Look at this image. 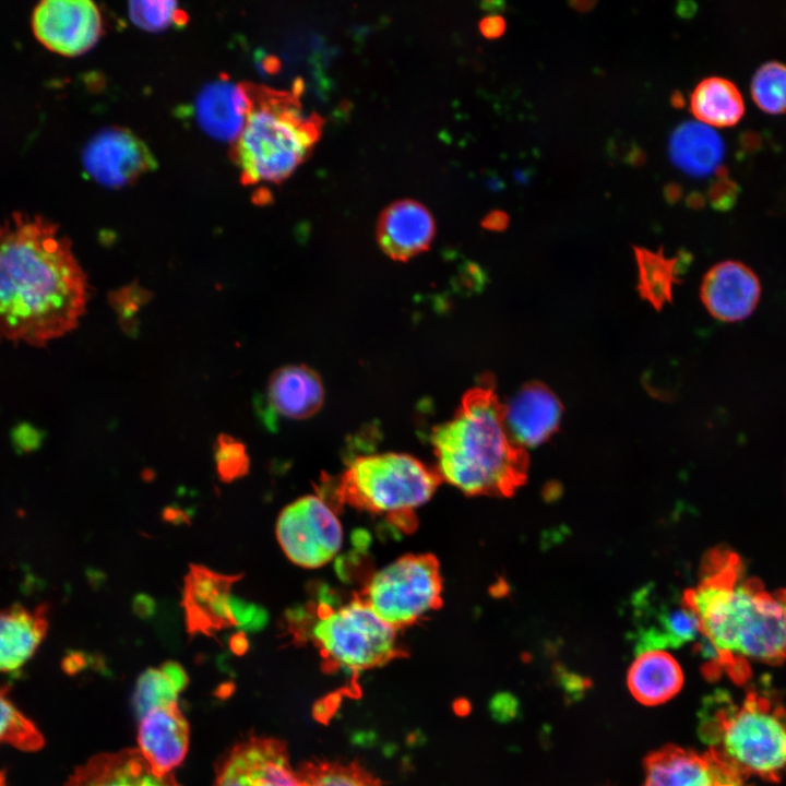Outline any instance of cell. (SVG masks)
Returning <instances> with one entry per match:
<instances>
[{"label": "cell", "mask_w": 786, "mask_h": 786, "mask_svg": "<svg viewBox=\"0 0 786 786\" xmlns=\"http://www.w3.org/2000/svg\"><path fill=\"white\" fill-rule=\"evenodd\" d=\"M155 607V602L148 595L140 594L133 599V611L141 618L151 617Z\"/></svg>", "instance_id": "obj_37"}, {"label": "cell", "mask_w": 786, "mask_h": 786, "mask_svg": "<svg viewBox=\"0 0 786 786\" xmlns=\"http://www.w3.org/2000/svg\"><path fill=\"white\" fill-rule=\"evenodd\" d=\"M214 457L218 478L231 483L245 477L250 467L246 445L238 439L221 433L214 444Z\"/></svg>", "instance_id": "obj_32"}, {"label": "cell", "mask_w": 786, "mask_h": 786, "mask_svg": "<svg viewBox=\"0 0 786 786\" xmlns=\"http://www.w3.org/2000/svg\"><path fill=\"white\" fill-rule=\"evenodd\" d=\"M442 576L430 553L405 555L377 571L358 595L395 630L410 626L442 604Z\"/></svg>", "instance_id": "obj_8"}, {"label": "cell", "mask_w": 786, "mask_h": 786, "mask_svg": "<svg viewBox=\"0 0 786 786\" xmlns=\"http://www.w3.org/2000/svg\"><path fill=\"white\" fill-rule=\"evenodd\" d=\"M737 182L726 178H716L707 188L706 196L713 209L728 211L735 205L740 193Z\"/></svg>", "instance_id": "obj_34"}, {"label": "cell", "mask_w": 786, "mask_h": 786, "mask_svg": "<svg viewBox=\"0 0 786 786\" xmlns=\"http://www.w3.org/2000/svg\"><path fill=\"white\" fill-rule=\"evenodd\" d=\"M90 285L52 222L14 213L0 222V338L45 346L74 330Z\"/></svg>", "instance_id": "obj_1"}, {"label": "cell", "mask_w": 786, "mask_h": 786, "mask_svg": "<svg viewBox=\"0 0 786 786\" xmlns=\"http://www.w3.org/2000/svg\"><path fill=\"white\" fill-rule=\"evenodd\" d=\"M187 682L183 668L174 662L144 671L138 680L133 698L138 717L156 706L177 702Z\"/></svg>", "instance_id": "obj_26"}, {"label": "cell", "mask_w": 786, "mask_h": 786, "mask_svg": "<svg viewBox=\"0 0 786 786\" xmlns=\"http://www.w3.org/2000/svg\"><path fill=\"white\" fill-rule=\"evenodd\" d=\"M248 102L245 127L231 145L230 156L243 184L279 182L309 155L319 140L323 119L306 115L293 92L242 82Z\"/></svg>", "instance_id": "obj_4"}, {"label": "cell", "mask_w": 786, "mask_h": 786, "mask_svg": "<svg viewBox=\"0 0 786 786\" xmlns=\"http://www.w3.org/2000/svg\"><path fill=\"white\" fill-rule=\"evenodd\" d=\"M267 397L279 415L306 419L321 408L323 386L319 376L307 366H286L272 373Z\"/></svg>", "instance_id": "obj_22"}, {"label": "cell", "mask_w": 786, "mask_h": 786, "mask_svg": "<svg viewBox=\"0 0 786 786\" xmlns=\"http://www.w3.org/2000/svg\"><path fill=\"white\" fill-rule=\"evenodd\" d=\"M479 29L485 37L497 38L504 33L505 21L497 14L488 15L480 21Z\"/></svg>", "instance_id": "obj_36"}, {"label": "cell", "mask_w": 786, "mask_h": 786, "mask_svg": "<svg viewBox=\"0 0 786 786\" xmlns=\"http://www.w3.org/2000/svg\"><path fill=\"white\" fill-rule=\"evenodd\" d=\"M686 203L689 207L699 210L704 206L705 199L700 192L693 191L687 195Z\"/></svg>", "instance_id": "obj_42"}, {"label": "cell", "mask_w": 786, "mask_h": 786, "mask_svg": "<svg viewBox=\"0 0 786 786\" xmlns=\"http://www.w3.org/2000/svg\"><path fill=\"white\" fill-rule=\"evenodd\" d=\"M248 102L239 84L226 79L210 83L195 98L193 115L203 131L234 143L247 119Z\"/></svg>", "instance_id": "obj_20"}, {"label": "cell", "mask_w": 786, "mask_h": 786, "mask_svg": "<svg viewBox=\"0 0 786 786\" xmlns=\"http://www.w3.org/2000/svg\"><path fill=\"white\" fill-rule=\"evenodd\" d=\"M212 786H301L287 746L274 737L252 736L219 761Z\"/></svg>", "instance_id": "obj_10"}, {"label": "cell", "mask_w": 786, "mask_h": 786, "mask_svg": "<svg viewBox=\"0 0 786 786\" xmlns=\"http://www.w3.org/2000/svg\"><path fill=\"white\" fill-rule=\"evenodd\" d=\"M276 536L290 561L310 569L331 561L343 543L341 522L319 496H305L285 507L276 522Z\"/></svg>", "instance_id": "obj_9"}, {"label": "cell", "mask_w": 786, "mask_h": 786, "mask_svg": "<svg viewBox=\"0 0 786 786\" xmlns=\"http://www.w3.org/2000/svg\"><path fill=\"white\" fill-rule=\"evenodd\" d=\"M48 608L14 605L0 610V672L21 668L35 654L48 631Z\"/></svg>", "instance_id": "obj_21"}, {"label": "cell", "mask_w": 786, "mask_h": 786, "mask_svg": "<svg viewBox=\"0 0 786 786\" xmlns=\"http://www.w3.org/2000/svg\"><path fill=\"white\" fill-rule=\"evenodd\" d=\"M242 574H223L201 564H191L183 580L182 607L190 635H214L235 627L229 606L231 586Z\"/></svg>", "instance_id": "obj_13"}, {"label": "cell", "mask_w": 786, "mask_h": 786, "mask_svg": "<svg viewBox=\"0 0 786 786\" xmlns=\"http://www.w3.org/2000/svg\"><path fill=\"white\" fill-rule=\"evenodd\" d=\"M508 215L502 211L490 212L483 221V226L491 230H502L508 225Z\"/></svg>", "instance_id": "obj_39"}, {"label": "cell", "mask_w": 786, "mask_h": 786, "mask_svg": "<svg viewBox=\"0 0 786 786\" xmlns=\"http://www.w3.org/2000/svg\"><path fill=\"white\" fill-rule=\"evenodd\" d=\"M129 14L139 27L157 32L170 25H183L187 16L174 1H132Z\"/></svg>", "instance_id": "obj_31"}, {"label": "cell", "mask_w": 786, "mask_h": 786, "mask_svg": "<svg viewBox=\"0 0 786 786\" xmlns=\"http://www.w3.org/2000/svg\"><path fill=\"white\" fill-rule=\"evenodd\" d=\"M668 153L672 164L682 171L704 177L720 166L725 145L722 136L710 126L686 121L672 132Z\"/></svg>", "instance_id": "obj_24"}, {"label": "cell", "mask_w": 786, "mask_h": 786, "mask_svg": "<svg viewBox=\"0 0 786 786\" xmlns=\"http://www.w3.org/2000/svg\"><path fill=\"white\" fill-rule=\"evenodd\" d=\"M682 195V187L678 183L671 182L664 188V198L669 204L677 203Z\"/></svg>", "instance_id": "obj_41"}, {"label": "cell", "mask_w": 786, "mask_h": 786, "mask_svg": "<svg viewBox=\"0 0 786 786\" xmlns=\"http://www.w3.org/2000/svg\"><path fill=\"white\" fill-rule=\"evenodd\" d=\"M562 407L557 396L544 384H525L503 406L505 427L521 448L536 446L558 428Z\"/></svg>", "instance_id": "obj_17"}, {"label": "cell", "mask_w": 786, "mask_h": 786, "mask_svg": "<svg viewBox=\"0 0 786 786\" xmlns=\"http://www.w3.org/2000/svg\"><path fill=\"white\" fill-rule=\"evenodd\" d=\"M627 682L640 703L653 706L667 702L680 691L683 672L668 652L652 650L638 654L629 668Z\"/></svg>", "instance_id": "obj_23"}, {"label": "cell", "mask_w": 786, "mask_h": 786, "mask_svg": "<svg viewBox=\"0 0 786 786\" xmlns=\"http://www.w3.org/2000/svg\"><path fill=\"white\" fill-rule=\"evenodd\" d=\"M739 143L742 151L752 153L760 148L762 139L758 131L747 130L740 134Z\"/></svg>", "instance_id": "obj_38"}, {"label": "cell", "mask_w": 786, "mask_h": 786, "mask_svg": "<svg viewBox=\"0 0 786 786\" xmlns=\"http://www.w3.org/2000/svg\"><path fill=\"white\" fill-rule=\"evenodd\" d=\"M690 107L699 120L716 127L734 126L745 112L738 87L719 76L706 78L696 85L691 94Z\"/></svg>", "instance_id": "obj_25"}, {"label": "cell", "mask_w": 786, "mask_h": 786, "mask_svg": "<svg viewBox=\"0 0 786 786\" xmlns=\"http://www.w3.org/2000/svg\"><path fill=\"white\" fill-rule=\"evenodd\" d=\"M82 162L90 177L108 188L130 184L157 166L148 146L130 130L118 127L92 138Z\"/></svg>", "instance_id": "obj_12"}, {"label": "cell", "mask_w": 786, "mask_h": 786, "mask_svg": "<svg viewBox=\"0 0 786 786\" xmlns=\"http://www.w3.org/2000/svg\"><path fill=\"white\" fill-rule=\"evenodd\" d=\"M189 724L178 703L151 708L139 717L138 750L159 774H169L186 758Z\"/></svg>", "instance_id": "obj_16"}, {"label": "cell", "mask_w": 786, "mask_h": 786, "mask_svg": "<svg viewBox=\"0 0 786 786\" xmlns=\"http://www.w3.org/2000/svg\"><path fill=\"white\" fill-rule=\"evenodd\" d=\"M151 298L150 291L138 287L135 284L112 291L109 295V301L112 308L118 312L119 320L123 329H131L133 315L140 307L147 302Z\"/></svg>", "instance_id": "obj_33"}, {"label": "cell", "mask_w": 786, "mask_h": 786, "mask_svg": "<svg viewBox=\"0 0 786 786\" xmlns=\"http://www.w3.org/2000/svg\"><path fill=\"white\" fill-rule=\"evenodd\" d=\"M434 230L433 217L425 205L415 200H400L382 212L377 238L384 253L406 261L428 249Z\"/></svg>", "instance_id": "obj_19"}, {"label": "cell", "mask_w": 786, "mask_h": 786, "mask_svg": "<svg viewBox=\"0 0 786 786\" xmlns=\"http://www.w3.org/2000/svg\"><path fill=\"white\" fill-rule=\"evenodd\" d=\"M437 473L469 496H510L526 478L527 457L511 438L490 379L463 396L453 418L436 427Z\"/></svg>", "instance_id": "obj_3"}, {"label": "cell", "mask_w": 786, "mask_h": 786, "mask_svg": "<svg viewBox=\"0 0 786 786\" xmlns=\"http://www.w3.org/2000/svg\"><path fill=\"white\" fill-rule=\"evenodd\" d=\"M699 733L742 777L777 782L786 773V707L769 692L749 690L740 703L715 692L700 712Z\"/></svg>", "instance_id": "obj_5"}, {"label": "cell", "mask_w": 786, "mask_h": 786, "mask_svg": "<svg viewBox=\"0 0 786 786\" xmlns=\"http://www.w3.org/2000/svg\"><path fill=\"white\" fill-rule=\"evenodd\" d=\"M229 606L236 624L243 630H259L267 621L266 612L253 604L230 597Z\"/></svg>", "instance_id": "obj_35"}, {"label": "cell", "mask_w": 786, "mask_h": 786, "mask_svg": "<svg viewBox=\"0 0 786 786\" xmlns=\"http://www.w3.org/2000/svg\"><path fill=\"white\" fill-rule=\"evenodd\" d=\"M229 645L234 653L243 654L248 650L249 643L246 634L239 631L231 635Z\"/></svg>", "instance_id": "obj_40"}, {"label": "cell", "mask_w": 786, "mask_h": 786, "mask_svg": "<svg viewBox=\"0 0 786 786\" xmlns=\"http://www.w3.org/2000/svg\"><path fill=\"white\" fill-rule=\"evenodd\" d=\"M313 611V620L289 611V629L295 640L313 643L325 670L360 672L405 655L396 630L359 596L338 607L320 602Z\"/></svg>", "instance_id": "obj_6"}, {"label": "cell", "mask_w": 786, "mask_h": 786, "mask_svg": "<svg viewBox=\"0 0 786 786\" xmlns=\"http://www.w3.org/2000/svg\"><path fill=\"white\" fill-rule=\"evenodd\" d=\"M8 743L23 751L43 747L44 738L35 724L22 714L0 688V745Z\"/></svg>", "instance_id": "obj_29"}, {"label": "cell", "mask_w": 786, "mask_h": 786, "mask_svg": "<svg viewBox=\"0 0 786 786\" xmlns=\"http://www.w3.org/2000/svg\"><path fill=\"white\" fill-rule=\"evenodd\" d=\"M643 786H743V777L712 750L667 746L646 758Z\"/></svg>", "instance_id": "obj_14"}, {"label": "cell", "mask_w": 786, "mask_h": 786, "mask_svg": "<svg viewBox=\"0 0 786 786\" xmlns=\"http://www.w3.org/2000/svg\"><path fill=\"white\" fill-rule=\"evenodd\" d=\"M671 104H672V106L676 107V108H681V107L684 106V98H683V96H682V94H681L680 92L676 91V92L671 95Z\"/></svg>", "instance_id": "obj_45"}, {"label": "cell", "mask_w": 786, "mask_h": 786, "mask_svg": "<svg viewBox=\"0 0 786 786\" xmlns=\"http://www.w3.org/2000/svg\"><path fill=\"white\" fill-rule=\"evenodd\" d=\"M700 622L705 672L725 671L735 682L750 678V664L786 659V588L765 590L746 574L741 558L726 548L703 560L695 587L683 596Z\"/></svg>", "instance_id": "obj_2"}, {"label": "cell", "mask_w": 786, "mask_h": 786, "mask_svg": "<svg viewBox=\"0 0 786 786\" xmlns=\"http://www.w3.org/2000/svg\"><path fill=\"white\" fill-rule=\"evenodd\" d=\"M700 295L714 318L724 322H738L754 311L761 285L755 273L746 264L724 261L707 271Z\"/></svg>", "instance_id": "obj_15"}, {"label": "cell", "mask_w": 786, "mask_h": 786, "mask_svg": "<svg viewBox=\"0 0 786 786\" xmlns=\"http://www.w3.org/2000/svg\"><path fill=\"white\" fill-rule=\"evenodd\" d=\"M64 786H181L172 773L159 774L138 749L103 752L90 758Z\"/></svg>", "instance_id": "obj_18"}, {"label": "cell", "mask_w": 786, "mask_h": 786, "mask_svg": "<svg viewBox=\"0 0 786 786\" xmlns=\"http://www.w3.org/2000/svg\"><path fill=\"white\" fill-rule=\"evenodd\" d=\"M441 477L436 469L402 453L362 455L353 460L335 486L341 504L385 514L402 524L434 493Z\"/></svg>", "instance_id": "obj_7"}, {"label": "cell", "mask_w": 786, "mask_h": 786, "mask_svg": "<svg viewBox=\"0 0 786 786\" xmlns=\"http://www.w3.org/2000/svg\"><path fill=\"white\" fill-rule=\"evenodd\" d=\"M635 255L641 291L653 305H663L670 297L676 266L681 258L666 259L659 252L655 253L642 248H635Z\"/></svg>", "instance_id": "obj_28"}, {"label": "cell", "mask_w": 786, "mask_h": 786, "mask_svg": "<svg viewBox=\"0 0 786 786\" xmlns=\"http://www.w3.org/2000/svg\"><path fill=\"white\" fill-rule=\"evenodd\" d=\"M297 772L301 786H383L356 762L311 761Z\"/></svg>", "instance_id": "obj_27"}, {"label": "cell", "mask_w": 786, "mask_h": 786, "mask_svg": "<svg viewBox=\"0 0 786 786\" xmlns=\"http://www.w3.org/2000/svg\"><path fill=\"white\" fill-rule=\"evenodd\" d=\"M569 4L577 11L587 12L594 8L595 2L588 1V0H586V1H580V0L576 1L575 0V1L569 2Z\"/></svg>", "instance_id": "obj_44"}, {"label": "cell", "mask_w": 786, "mask_h": 786, "mask_svg": "<svg viewBox=\"0 0 786 786\" xmlns=\"http://www.w3.org/2000/svg\"><path fill=\"white\" fill-rule=\"evenodd\" d=\"M36 38L50 51L79 56L102 35V16L90 0H44L32 16Z\"/></svg>", "instance_id": "obj_11"}, {"label": "cell", "mask_w": 786, "mask_h": 786, "mask_svg": "<svg viewBox=\"0 0 786 786\" xmlns=\"http://www.w3.org/2000/svg\"><path fill=\"white\" fill-rule=\"evenodd\" d=\"M751 95L766 112L786 111V64L779 61L761 64L751 80Z\"/></svg>", "instance_id": "obj_30"}, {"label": "cell", "mask_w": 786, "mask_h": 786, "mask_svg": "<svg viewBox=\"0 0 786 786\" xmlns=\"http://www.w3.org/2000/svg\"><path fill=\"white\" fill-rule=\"evenodd\" d=\"M696 4L693 2H679L677 12L681 17H691L696 12Z\"/></svg>", "instance_id": "obj_43"}]
</instances>
